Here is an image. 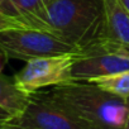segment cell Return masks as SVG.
I'll use <instances>...</instances> for the list:
<instances>
[{
  "mask_svg": "<svg viewBox=\"0 0 129 129\" xmlns=\"http://www.w3.org/2000/svg\"><path fill=\"white\" fill-rule=\"evenodd\" d=\"M24 28L52 33L82 49L105 38L104 0H52Z\"/></svg>",
  "mask_w": 129,
  "mask_h": 129,
  "instance_id": "obj_1",
  "label": "cell"
},
{
  "mask_svg": "<svg viewBox=\"0 0 129 129\" xmlns=\"http://www.w3.org/2000/svg\"><path fill=\"white\" fill-rule=\"evenodd\" d=\"M48 94L92 129L125 128L129 115V98L115 95L87 81L56 85Z\"/></svg>",
  "mask_w": 129,
  "mask_h": 129,
  "instance_id": "obj_2",
  "label": "cell"
},
{
  "mask_svg": "<svg viewBox=\"0 0 129 129\" xmlns=\"http://www.w3.org/2000/svg\"><path fill=\"white\" fill-rule=\"evenodd\" d=\"M9 129H92L74 113L58 104L47 92L30 94L25 109L15 116L2 121Z\"/></svg>",
  "mask_w": 129,
  "mask_h": 129,
  "instance_id": "obj_3",
  "label": "cell"
},
{
  "mask_svg": "<svg viewBox=\"0 0 129 129\" xmlns=\"http://www.w3.org/2000/svg\"><path fill=\"white\" fill-rule=\"evenodd\" d=\"M79 49L52 33L22 27L0 29V52L8 58L30 61L41 57L77 52Z\"/></svg>",
  "mask_w": 129,
  "mask_h": 129,
  "instance_id": "obj_4",
  "label": "cell"
},
{
  "mask_svg": "<svg viewBox=\"0 0 129 129\" xmlns=\"http://www.w3.org/2000/svg\"><path fill=\"white\" fill-rule=\"evenodd\" d=\"M72 64V81H92L129 70V47L103 38L77 52Z\"/></svg>",
  "mask_w": 129,
  "mask_h": 129,
  "instance_id": "obj_5",
  "label": "cell"
},
{
  "mask_svg": "<svg viewBox=\"0 0 129 129\" xmlns=\"http://www.w3.org/2000/svg\"><path fill=\"white\" fill-rule=\"evenodd\" d=\"M77 52L30 59L13 76L14 81L18 87L28 95L48 86L70 82L72 81L71 70L77 59Z\"/></svg>",
  "mask_w": 129,
  "mask_h": 129,
  "instance_id": "obj_6",
  "label": "cell"
},
{
  "mask_svg": "<svg viewBox=\"0 0 129 129\" xmlns=\"http://www.w3.org/2000/svg\"><path fill=\"white\" fill-rule=\"evenodd\" d=\"M52 0H4L0 4V29L9 27L24 28Z\"/></svg>",
  "mask_w": 129,
  "mask_h": 129,
  "instance_id": "obj_7",
  "label": "cell"
},
{
  "mask_svg": "<svg viewBox=\"0 0 129 129\" xmlns=\"http://www.w3.org/2000/svg\"><path fill=\"white\" fill-rule=\"evenodd\" d=\"M106 14L105 38L129 47V13L119 0H104Z\"/></svg>",
  "mask_w": 129,
  "mask_h": 129,
  "instance_id": "obj_8",
  "label": "cell"
},
{
  "mask_svg": "<svg viewBox=\"0 0 129 129\" xmlns=\"http://www.w3.org/2000/svg\"><path fill=\"white\" fill-rule=\"evenodd\" d=\"M30 95L18 87L14 77L0 74V106L12 114L19 115L29 103Z\"/></svg>",
  "mask_w": 129,
  "mask_h": 129,
  "instance_id": "obj_9",
  "label": "cell"
},
{
  "mask_svg": "<svg viewBox=\"0 0 129 129\" xmlns=\"http://www.w3.org/2000/svg\"><path fill=\"white\" fill-rule=\"evenodd\" d=\"M98 85L99 87L113 92L115 95L123 96V98H129V70L115 74L111 76H105L100 79H95L92 81H87Z\"/></svg>",
  "mask_w": 129,
  "mask_h": 129,
  "instance_id": "obj_10",
  "label": "cell"
},
{
  "mask_svg": "<svg viewBox=\"0 0 129 129\" xmlns=\"http://www.w3.org/2000/svg\"><path fill=\"white\" fill-rule=\"evenodd\" d=\"M10 118H12V114L0 106V123L5 121V120H8V119H10Z\"/></svg>",
  "mask_w": 129,
  "mask_h": 129,
  "instance_id": "obj_11",
  "label": "cell"
},
{
  "mask_svg": "<svg viewBox=\"0 0 129 129\" xmlns=\"http://www.w3.org/2000/svg\"><path fill=\"white\" fill-rule=\"evenodd\" d=\"M119 2H120V4L124 7V9L129 13V0H119Z\"/></svg>",
  "mask_w": 129,
  "mask_h": 129,
  "instance_id": "obj_12",
  "label": "cell"
},
{
  "mask_svg": "<svg viewBox=\"0 0 129 129\" xmlns=\"http://www.w3.org/2000/svg\"><path fill=\"white\" fill-rule=\"evenodd\" d=\"M124 129H129V115H128V119H126V124H125V128Z\"/></svg>",
  "mask_w": 129,
  "mask_h": 129,
  "instance_id": "obj_13",
  "label": "cell"
},
{
  "mask_svg": "<svg viewBox=\"0 0 129 129\" xmlns=\"http://www.w3.org/2000/svg\"><path fill=\"white\" fill-rule=\"evenodd\" d=\"M0 129H9V128H5V126H3V125H0Z\"/></svg>",
  "mask_w": 129,
  "mask_h": 129,
  "instance_id": "obj_14",
  "label": "cell"
},
{
  "mask_svg": "<svg viewBox=\"0 0 129 129\" xmlns=\"http://www.w3.org/2000/svg\"><path fill=\"white\" fill-rule=\"evenodd\" d=\"M3 2H4V0H0V4H2V3H3Z\"/></svg>",
  "mask_w": 129,
  "mask_h": 129,
  "instance_id": "obj_15",
  "label": "cell"
}]
</instances>
